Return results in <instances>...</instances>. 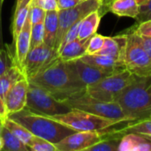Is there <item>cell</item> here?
I'll return each instance as SVG.
<instances>
[{"label": "cell", "instance_id": "2e32d148", "mask_svg": "<svg viewBox=\"0 0 151 151\" xmlns=\"http://www.w3.org/2000/svg\"><path fill=\"white\" fill-rule=\"evenodd\" d=\"M81 59L91 65L96 67L111 72L113 73L121 72L126 69V65L124 62L117 60L111 57L100 55V54H86L81 58Z\"/></svg>", "mask_w": 151, "mask_h": 151}, {"label": "cell", "instance_id": "83f0119b", "mask_svg": "<svg viewBox=\"0 0 151 151\" xmlns=\"http://www.w3.org/2000/svg\"><path fill=\"white\" fill-rule=\"evenodd\" d=\"M43 42H44V21L36 24H32L30 50L39 45H42Z\"/></svg>", "mask_w": 151, "mask_h": 151}, {"label": "cell", "instance_id": "8d00e7d4", "mask_svg": "<svg viewBox=\"0 0 151 151\" xmlns=\"http://www.w3.org/2000/svg\"><path fill=\"white\" fill-rule=\"evenodd\" d=\"M100 1H101V6L98 9V12H99L100 15L103 17L107 12H109V5L113 0H100Z\"/></svg>", "mask_w": 151, "mask_h": 151}, {"label": "cell", "instance_id": "ffe728a7", "mask_svg": "<svg viewBox=\"0 0 151 151\" xmlns=\"http://www.w3.org/2000/svg\"><path fill=\"white\" fill-rule=\"evenodd\" d=\"M101 19L102 16L100 15L98 10L93 11L87 16H85L80 22L78 38L81 40L87 39L96 34L99 27Z\"/></svg>", "mask_w": 151, "mask_h": 151}, {"label": "cell", "instance_id": "5bb4252c", "mask_svg": "<svg viewBox=\"0 0 151 151\" xmlns=\"http://www.w3.org/2000/svg\"><path fill=\"white\" fill-rule=\"evenodd\" d=\"M73 62L76 68V71H77V73H78L80 79L86 86L94 84V83L103 80L105 77L114 74L111 72L91 65L82 61L81 58L73 60Z\"/></svg>", "mask_w": 151, "mask_h": 151}, {"label": "cell", "instance_id": "d6986e66", "mask_svg": "<svg viewBox=\"0 0 151 151\" xmlns=\"http://www.w3.org/2000/svg\"><path fill=\"white\" fill-rule=\"evenodd\" d=\"M109 12L119 17L136 19L140 13V5L136 0H113L109 5Z\"/></svg>", "mask_w": 151, "mask_h": 151}, {"label": "cell", "instance_id": "7402d4cb", "mask_svg": "<svg viewBox=\"0 0 151 151\" xmlns=\"http://www.w3.org/2000/svg\"><path fill=\"white\" fill-rule=\"evenodd\" d=\"M30 3L31 0H22L19 3H16L13 20L12 24V34L13 43L26 22L28 11L30 8Z\"/></svg>", "mask_w": 151, "mask_h": 151}, {"label": "cell", "instance_id": "603a6c76", "mask_svg": "<svg viewBox=\"0 0 151 151\" xmlns=\"http://www.w3.org/2000/svg\"><path fill=\"white\" fill-rule=\"evenodd\" d=\"M26 78L22 70L15 65L8 68L0 75V96L4 100L7 91L19 80Z\"/></svg>", "mask_w": 151, "mask_h": 151}, {"label": "cell", "instance_id": "8992f818", "mask_svg": "<svg viewBox=\"0 0 151 151\" xmlns=\"http://www.w3.org/2000/svg\"><path fill=\"white\" fill-rule=\"evenodd\" d=\"M127 35L125 51L126 69L138 77L151 75V58L144 49L142 37L133 28Z\"/></svg>", "mask_w": 151, "mask_h": 151}, {"label": "cell", "instance_id": "4fadbf2b", "mask_svg": "<svg viewBox=\"0 0 151 151\" xmlns=\"http://www.w3.org/2000/svg\"><path fill=\"white\" fill-rule=\"evenodd\" d=\"M31 28H32V22L30 12L28 11V14L26 19V22L18 35L15 42H14V58L13 63L15 65L19 67L22 70L23 63L25 58L30 50V42H31Z\"/></svg>", "mask_w": 151, "mask_h": 151}, {"label": "cell", "instance_id": "ab89813d", "mask_svg": "<svg viewBox=\"0 0 151 151\" xmlns=\"http://www.w3.org/2000/svg\"><path fill=\"white\" fill-rule=\"evenodd\" d=\"M150 0H136V2L138 3V4L141 6V5H143V4H146Z\"/></svg>", "mask_w": 151, "mask_h": 151}, {"label": "cell", "instance_id": "ee69618b", "mask_svg": "<svg viewBox=\"0 0 151 151\" xmlns=\"http://www.w3.org/2000/svg\"><path fill=\"white\" fill-rule=\"evenodd\" d=\"M20 1H22V0H17V1H16V3H19V2H20Z\"/></svg>", "mask_w": 151, "mask_h": 151}, {"label": "cell", "instance_id": "d6a6232c", "mask_svg": "<svg viewBox=\"0 0 151 151\" xmlns=\"http://www.w3.org/2000/svg\"><path fill=\"white\" fill-rule=\"evenodd\" d=\"M31 4L39 6L44 11H58L57 0H31Z\"/></svg>", "mask_w": 151, "mask_h": 151}, {"label": "cell", "instance_id": "4dcf8cb0", "mask_svg": "<svg viewBox=\"0 0 151 151\" xmlns=\"http://www.w3.org/2000/svg\"><path fill=\"white\" fill-rule=\"evenodd\" d=\"M12 65H14L13 59L10 56L9 51L5 50L4 48H0V75H2Z\"/></svg>", "mask_w": 151, "mask_h": 151}, {"label": "cell", "instance_id": "7a4b0ae2", "mask_svg": "<svg viewBox=\"0 0 151 151\" xmlns=\"http://www.w3.org/2000/svg\"><path fill=\"white\" fill-rule=\"evenodd\" d=\"M117 103L129 121L150 118L151 115V75L138 77L120 93Z\"/></svg>", "mask_w": 151, "mask_h": 151}, {"label": "cell", "instance_id": "9a60e30c", "mask_svg": "<svg viewBox=\"0 0 151 151\" xmlns=\"http://www.w3.org/2000/svg\"><path fill=\"white\" fill-rule=\"evenodd\" d=\"M126 46H127V35L126 34H122L114 37L105 36L104 43L102 49L96 54L109 56L125 63Z\"/></svg>", "mask_w": 151, "mask_h": 151}, {"label": "cell", "instance_id": "484cf974", "mask_svg": "<svg viewBox=\"0 0 151 151\" xmlns=\"http://www.w3.org/2000/svg\"><path fill=\"white\" fill-rule=\"evenodd\" d=\"M4 126L12 132L16 137H18L21 142H23L27 146L28 145L29 142L31 141L33 134L22 125L19 123L9 119L8 117L4 120Z\"/></svg>", "mask_w": 151, "mask_h": 151}, {"label": "cell", "instance_id": "bcb514c9", "mask_svg": "<svg viewBox=\"0 0 151 151\" xmlns=\"http://www.w3.org/2000/svg\"><path fill=\"white\" fill-rule=\"evenodd\" d=\"M150 117H151V115H150Z\"/></svg>", "mask_w": 151, "mask_h": 151}, {"label": "cell", "instance_id": "b9f144b4", "mask_svg": "<svg viewBox=\"0 0 151 151\" xmlns=\"http://www.w3.org/2000/svg\"><path fill=\"white\" fill-rule=\"evenodd\" d=\"M3 128H4V121L2 119H0V137H1V134H2Z\"/></svg>", "mask_w": 151, "mask_h": 151}, {"label": "cell", "instance_id": "836d02e7", "mask_svg": "<svg viewBox=\"0 0 151 151\" xmlns=\"http://www.w3.org/2000/svg\"><path fill=\"white\" fill-rule=\"evenodd\" d=\"M133 29L142 36L151 37V19L138 23Z\"/></svg>", "mask_w": 151, "mask_h": 151}, {"label": "cell", "instance_id": "74e56055", "mask_svg": "<svg viewBox=\"0 0 151 151\" xmlns=\"http://www.w3.org/2000/svg\"><path fill=\"white\" fill-rule=\"evenodd\" d=\"M7 116H8V112L5 107V104L0 96V119L4 121L7 118Z\"/></svg>", "mask_w": 151, "mask_h": 151}, {"label": "cell", "instance_id": "e575fe53", "mask_svg": "<svg viewBox=\"0 0 151 151\" xmlns=\"http://www.w3.org/2000/svg\"><path fill=\"white\" fill-rule=\"evenodd\" d=\"M149 19H151V0L146 4L140 6V13L136 18V21L137 23H141Z\"/></svg>", "mask_w": 151, "mask_h": 151}, {"label": "cell", "instance_id": "30bf717a", "mask_svg": "<svg viewBox=\"0 0 151 151\" xmlns=\"http://www.w3.org/2000/svg\"><path fill=\"white\" fill-rule=\"evenodd\" d=\"M57 59V50L54 48L42 43L28 51L23 63L22 72L28 80L44 70Z\"/></svg>", "mask_w": 151, "mask_h": 151}, {"label": "cell", "instance_id": "f35d334b", "mask_svg": "<svg viewBox=\"0 0 151 151\" xmlns=\"http://www.w3.org/2000/svg\"><path fill=\"white\" fill-rule=\"evenodd\" d=\"M4 0H0V48H4V41H3V34H2V24H1V12H2V6Z\"/></svg>", "mask_w": 151, "mask_h": 151}, {"label": "cell", "instance_id": "ac0fdd59", "mask_svg": "<svg viewBox=\"0 0 151 151\" xmlns=\"http://www.w3.org/2000/svg\"><path fill=\"white\" fill-rule=\"evenodd\" d=\"M119 151H151V141L135 133H127L121 137Z\"/></svg>", "mask_w": 151, "mask_h": 151}, {"label": "cell", "instance_id": "7c38bea8", "mask_svg": "<svg viewBox=\"0 0 151 151\" xmlns=\"http://www.w3.org/2000/svg\"><path fill=\"white\" fill-rule=\"evenodd\" d=\"M29 81L27 78L17 81L6 93L4 102L8 114L19 111L26 107Z\"/></svg>", "mask_w": 151, "mask_h": 151}, {"label": "cell", "instance_id": "277c9868", "mask_svg": "<svg viewBox=\"0 0 151 151\" xmlns=\"http://www.w3.org/2000/svg\"><path fill=\"white\" fill-rule=\"evenodd\" d=\"M63 103H65L71 109L84 111L119 123L130 122L117 102H103L90 96L86 92L68 98Z\"/></svg>", "mask_w": 151, "mask_h": 151}, {"label": "cell", "instance_id": "ba28073f", "mask_svg": "<svg viewBox=\"0 0 151 151\" xmlns=\"http://www.w3.org/2000/svg\"><path fill=\"white\" fill-rule=\"evenodd\" d=\"M26 107L44 116H55L66 113L72 109L65 103L57 100L44 88L29 82Z\"/></svg>", "mask_w": 151, "mask_h": 151}, {"label": "cell", "instance_id": "f6af8a7d", "mask_svg": "<svg viewBox=\"0 0 151 151\" xmlns=\"http://www.w3.org/2000/svg\"><path fill=\"white\" fill-rule=\"evenodd\" d=\"M81 1H85V0H81Z\"/></svg>", "mask_w": 151, "mask_h": 151}, {"label": "cell", "instance_id": "5b68a950", "mask_svg": "<svg viewBox=\"0 0 151 151\" xmlns=\"http://www.w3.org/2000/svg\"><path fill=\"white\" fill-rule=\"evenodd\" d=\"M135 77L136 75L125 69L105 77L94 84L87 86L86 93L97 100L114 103L118 101L123 89L129 85Z\"/></svg>", "mask_w": 151, "mask_h": 151}, {"label": "cell", "instance_id": "1f68e13d", "mask_svg": "<svg viewBox=\"0 0 151 151\" xmlns=\"http://www.w3.org/2000/svg\"><path fill=\"white\" fill-rule=\"evenodd\" d=\"M30 17H31V22L32 24H36L40 22H43L45 19L46 11H44L42 8L31 4L30 3V8H29Z\"/></svg>", "mask_w": 151, "mask_h": 151}, {"label": "cell", "instance_id": "f546056e", "mask_svg": "<svg viewBox=\"0 0 151 151\" xmlns=\"http://www.w3.org/2000/svg\"><path fill=\"white\" fill-rule=\"evenodd\" d=\"M80 22H81V21L75 23L73 27H71L67 30V32H66L65 35H64V37H63V39H62V41H61V42H60V44H59V46H58V51L60 49H62V48H63L65 44H67L68 42H72V41H73V40H75V39L78 38Z\"/></svg>", "mask_w": 151, "mask_h": 151}, {"label": "cell", "instance_id": "52a82bcc", "mask_svg": "<svg viewBox=\"0 0 151 151\" xmlns=\"http://www.w3.org/2000/svg\"><path fill=\"white\" fill-rule=\"evenodd\" d=\"M54 120H57L75 132L78 131H104L111 127L121 124L115 120L102 118L100 116L81 111L72 109L70 111L55 116H47Z\"/></svg>", "mask_w": 151, "mask_h": 151}, {"label": "cell", "instance_id": "8fae6325", "mask_svg": "<svg viewBox=\"0 0 151 151\" xmlns=\"http://www.w3.org/2000/svg\"><path fill=\"white\" fill-rule=\"evenodd\" d=\"M108 129H105L104 131L74 132L55 145L58 151L87 150L91 146L104 139L105 134Z\"/></svg>", "mask_w": 151, "mask_h": 151}, {"label": "cell", "instance_id": "6da1fadb", "mask_svg": "<svg viewBox=\"0 0 151 151\" xmlns=\"http://www.w3.org/2000/svg\"><path fill=\"white\" fill-rule=\"evenodd\" d=\"M28 81L44 88L61 102L86 92L87 88L80 79L73 62H65L58 58L44 70L28 79Z\"/></svg>", "mask_w": 151, "mask_h": 151}, {"label": "cell", "instance_id": "60d3db41", "mask_svg": "<svg viewBox=\"0 0 151 151\" xmlns=\"http://www.w3.org/2000/svg\"><path fill=\"white\" fill-rule=\"evenodd\" d=\"M144 49L147 50V52H148V54L150 55V57L151 58V46H148V47H144Z\"/></svg>", "mask_w": 151, "mask_h": 151}, {"label": "cell", "instance_id": "3957f363", "mask_svg": "<svg viewBox=\"0 0 151 151\" xmlns=\"http://www.w3.org/2000/svg\"><path fill=\"white\" fill-rule=\"evenodd\" d=\"M7 117L25 127L33 135L45 139L54 144L75 132L67 126L47 116L35 113L27 107L19 111L10 113Z\"/></svg>", "mask_w": 151, "mask_h": 151}, {"label": "cell", "instance_id": "e0dca14e", "mask_svg": "<svg viewBox=\"0 0 151 151\" xmlns=\"http://www.w3.org/2000/svg\"><path fill=\"white\" fill-rule=\"evenodd\" d=\"M89 38L87 39H75L58 51V58L61 61L68 62L78 58H81L87 54V49L89 42Z\"/></svg>", "mask_w": 151, "mask_h": 151}, {"label": "cell", "instance_id": "44dd1931", "mask_svg": "<svg viewBox=\"0 0 151 151\" xmlns=\"http://www.w3.org/2000/svg\"><path fill=\"white\" fill-rule=\"evenodd\" d=\"M58 30V11L46 12L44 19V42L47 46L55 49L56 38Z\"/></svg>", "mask_w": 151, "mask_h": 151}, {"label": "cell", "instance_id": "7bdbcfd3", "mask_svg": "<svg viewBox=\"0 0 151 151\" xmlns=\"http://www.w3.org/2000/svg\"><path fill=\"white\" fill-rule=\"evenodd\" d=\"M3 145H4V143H3V140H2V138L0 137V150H2V149H3Z\"/></svg>", "mask_w": 151, "mask_h": 151}, {"label": "cell", "instance_id": "cb8c5ba5", "mask_svg": "<svg viewBox=\"0 0 151 151\" xmlns=\"http://www.w3.org/2000/svg\"><path fill=\"white\" fill-rule=\"evenodd\" d=\"M119 132L122 134L127 133H135L151 141V117L127 122V126Z\"/></svg>", "mask_w": 151, "mask_h": 151}, {"label": "cell", "instance_id": "9c48e42d", "mask_svg": "<svg viewBox=\"0 0 151 151\" xmlns=\"http://www.w3.org/2000/svg\"><path fill=\"white\" fill-rule=\"evenodd\" d=\"M100 6V0H85L72 8L58 10V30L55 43V50L57 52L58 48L67 30L75 23L81 21L91 12L98 10Z\"/></svg>", "mask_w": 151, "mask_h": 151}, {"label": "cell", "instance_id": "d590c367", "mask_svg": "<svg viewBox=\"0 0 151 151\" xmlns=\"http://www.w3.org/2000/svg\"><path fill=\"white\" fill-rule=\"evenodd\" d=\"M81 1V0H57L58 10H65V9H69L72 8L78 4H80Z\"/></svg>", "mask_w": 151, "mask_h": 151}, {"label": "cell", "instance_id": "f1b7e54d", "mask_svg": "<svg viewBox=\"0 0 151 151\" xmlns=\"http://www.w3.org/2000/svg\"><path fill=\"white\" fill-rule=\"evenodd\" d=\"M104 38L105 36L99 35V34H94L88 42V49H87V54L92 55V54H96L103 47L104 43Z\"/></svg>", "mask_w": 151, "mask_h": 151}, {"label": "cell", "instance_id": "d4e9b609", "mask_svg": "<svg viewBox=\"0 0 151 151\" xmlns=\"http://www.w3.org/2000/svg\"><path fill=\"white\" fill-rule=\"evenodd\" d=\"M1 138L3 140V149L5 151H27L29 148L21 142L18 137H16L12 132H10L4 126L2 130Z\"/></svg>", "mask_w": 151, "mask_h": 151}, {"label": "cell", "instance_id": "4316f807", "mask_svg": "<svg viewBox=\"0 0 151 151\" xmlns=\"http://www.w3.org/2000/svg\"><path fill=\"white\" fill-rule=\"evenodd\" d=\"M27 147L33 151H58L54 143L35 135H33Z\"/></svg>", "mask_w": 151, "mask_h": 151}]
</instances>
